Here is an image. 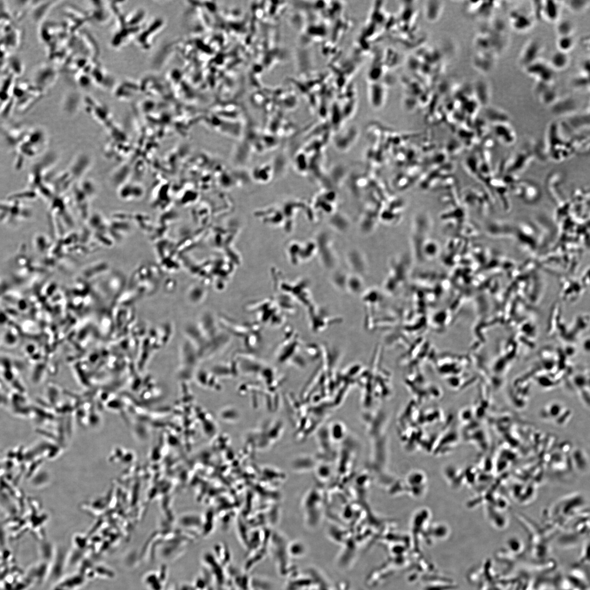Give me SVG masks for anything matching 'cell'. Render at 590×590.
<instances>
[{
  "label": "cell",
  "mask_w": 590,
  "mask_h": 590,
  "mask_svg": "<svg viewBox=\"0 0 590 590\" xmlns=\"http://www.w3.org/2000/svg\"><path fill=\"white\" fill-rule=\"evenodd\" d=\"M557 32L559 36H573L575 26L572 21L563 20L559 22L557 27Z\"/></svg>",
  "instance_id": "obj_7"
},
{
  "label": "cell",
  "mask_w": 590,
  "mask_h": 590,
  "mask_svg": "<svg viewBox=\"0 0 590 590\" xmlns=\"http://www.w3.org/2000/svg\"><path fill=\"white\" fill-rule=\"evenodd\" d=\"M511 21L514 29L518 31H525L529 29L532 24L529 16L517 11L511 14Z\"/></svg>",
  "instance_id": "obj_4"
},
{
  "label": "cell",
  "mask_w": 590,
  "mask_h": 590,
  "mask_svg": "<svg viewBox=\"0 0 590 590\" xmlns=\"http://www.w3.org/2000/svg\"><path fill=\"white\" fill-rule=\"evenodd\" d=\"M560 15V6L554 1L543 2L542 17L550 22L558 21Z\"/></svg>",
  "instance_id": "obj_3"
},
{
  "label": "cell",
  "mask_w": 590,
  "mask_h": 590,
  "mask_svg": "<svg viewBox=\"0 0 590 590\" xmlns=\"http://www.w3.org/2000/svg\"><path fill=\"white\" fill-rule=\"evenodd\" d=\"M526 71L530 76L536 78L539 82L552 83L554 78V70L549 64L539 60L526 67Z\"/></svg>",
  "instance_id": "obj_1"
},
{
  "label": "cell",
  "mask_w": 590,
  "mask_h": 590,
  "mask_svg": "<svg viewBox=\"0 0 590 590\" xmlns=\"http://www.w3.org/2000/svg\"><path fill=\"white\" fill-rule=\"evenodd\" d=\"M542 50V46L536 40H533L525 46L520 55V61L526 68L529 64L538 60V57Z\"/></svg>",
  "instance_id": "obj_2"
},
{
  "label": "cell",
  "mask_w": 590,
  "mask_h": 590,
  "mask_svg": "<svg viewBox=\"0 0 590 590\" xmlns=\"http://www.w3.org/2000/svg\"><path fill=\"white\" fill-rule=\"evenodd\" d=\"M575 41L573 36H559L557 41V47L558 51L568 53L575 47Z\"/></svg>",
  "instance_id": "obj_6"
},
{
  "label": "cell",
  "mask_w": 590,
  "mask_h": 590,
  "mask_svg": "<svg viewBox=\"0 0 590 590\" xmlns=\"http://www.w3.org/2000/svg\"><path fill=\"white\" fill-rule=\"evenodd\" d=\"M589 4V1H580V0H573L565 3V5L569 9L574 13H580L585 11Z\"/></svg>",
  "instance_id": "obj_8"
},
{
  "label": "cell",
  "mask_w": 590,
  "mask_h": 590,
  "mask_svg": "<svg viewBox=\"0 0 590 590\" xmlns=\"http://www.w3.org/2000/svg\"><path fill=\"white\" fill-rule=\"evenodd\" d=\"M570 61L568 53L558 51L552 56L549 65L554 71H562L568 67Z\"/></svg>",
  "instance_id": "obj_5"
}]
</instances>
